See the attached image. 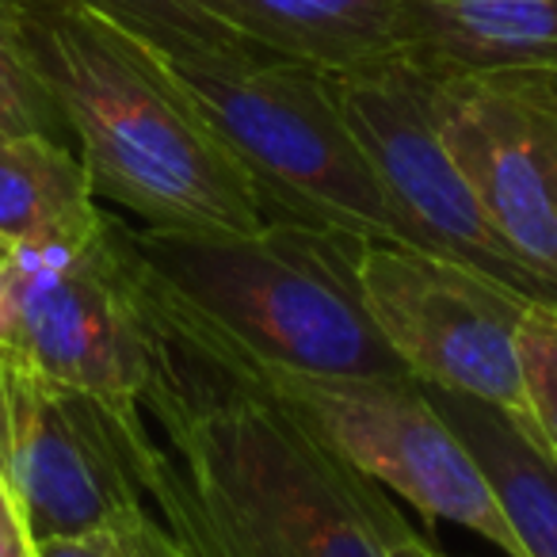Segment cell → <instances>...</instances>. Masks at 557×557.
Returning <instances> with one entry per match:
<instances>
[{
    "mask_svg": "<svg viewBox=\"0 0 557 557\" xmlns=\"http://www.w3.org/2000/svg\"><path fill=\"white\" fill-rule=\"evenodd\" d=\"M35 557H187L180 539L149 508L126 511L85 534L35 542Z\"/></svg>",
    "mask_w": 557,
    "mask_h": 557,
    "instance_id": "cell-19",
    "label": "cell"
},
{
    "mask_svg": "<svg viewBox=\"0 0 557 557\" xmlns=\"http://www.w3.org/2000/svg\"><path fill=\"white\" fill-rule=\"evenodd\" d=\"M359 287L379 333L420 386L478 397L534 428L519 374L523 290L401 240H363Z\"/></svg>",
    "mask_w": 557,
    "mask_h": 557,
    "instance_id": "cell-8",
    "label": "cell"
},
{
    "mask_svg": "<svg viewBox=\"0 0 557 557\" xmlns=\"http://www.w3.org/2000/svg\"><path fill=\"white\" fill-rule=\"evenodd\" d=\"M245 363L356 470L405 496L428 523H462L508 557H527L481 462L417 379H329Z\"/></svg>",
    "mask_w": 557,
    "mask_h": 557,
    "instance_id": "cell-7",
    "label": "cell"
},
{
    "mask_svg": "<svg viewBox=\"0 0 557 557\" xmlns=\"http://www.w3.org/2000/svg\"><path fill=\"white\" fill-rule=\"evenodd\" d=\"M172 70L271 218L397 240L386 191L344 119L329 73L263 50L172 62Z\"/></svg>",
    "mask_w": 557,
    "mask_h": 557,
    "instance_id": "cell-4",
    "label": "cell"
},
{
    "mask_svg": "<svg viewBox=\"0 0 557 557\" xmlns=\"http://www.w3.org/2000/svg\"><path fill=\"white\" fill-rule=\"evenodd\" d=\"M20 9L96 195L153 230L248 233L271 222L161 50L81 0H20Z\"/></svg>",
    "mask_w": 557,
    "mask_h": 557,
    "instance_id": "cell-2",
    "label": "cell"
},
{
    "mask_svg": "<svg viewBox=\"0 0 557 557\" xmlns=\"http://www.w3.org/2000/svg\"><path fill=\"white\" fill-rule=\"evenodd\" d=\"M401 54L443 73H554L557 0H397Z\"/></svg>",
    "mask_w": 557,
    "mask_h": 557,
    "instance_id": "cell-11",
    "label": "cell"
},
{
    "mask_svg": "<svg viewBox=\"0 0 557 557\" xmlns=\"http://www.w3.org/2000/svg\"><path fill=\"white\" fill-rule=\"evenodd\" d=\"M432 111L493 230L557 287V96L539 73H443Z\"/></svg>",
    "mask_w": 557,
    "mask_h": 557,
    "instance_id": "cell-10",
    "label": "cell"
},
{
    "mask_svg": "<svg viewBox=\"0 0 557 557\" xmlns=\"http://www.w3.org/2000/svg\"><path fill=\"white\" fill-rule=\"evenodd\" d=\"M149 443L141 405L65 386L0 341V481L32 542L149 508Z\"/></svg>",
    "mask_w": 557,
    "mask_h": 557,
    "instance_id": "cell-5",
    "label": "cell"
},
{
    "mask_svg": "<svg viewBox=\"0 0 557 557\" xmlns=\"http://www.w3.org/2000/svg\"><path fill=\"white\" fill-rule=\"evenodd\" d=\"M424 394L481 462L527 557H557V455L546 440L478 397L435 386Z\"/></svg>",
    "mask_w": 557,
    "mask_h": 557,
    "instance_id": "cell-13",
    "label": "cell"
},
{
    "mask_svg": "<svg viewBox=\"0 0 557 557\" xmlns=\"http://www.w3.org/2000/svg\"><path fill=\"white\" fill-rule=\"evenodd\" d=\"M62 131V111L27 42L24 9L20 0H0V138H20V134L58 138Z\"/></svg>",
    "mask_w": 557,
    "mask_h": 557,
    "instance_id": "cell-16",
    "label": "cell"
},
{
    "mask_svg": "<svg viewBox=\"0 0 557 557\" xmlns=\"http://www.w3.org/2000/svg\"><path fill=\"white\" fill-rule=\"evenodd\" d=\"M386 557H447V554H443V549H435L428 539H420V534L401 531V534H394V539L386 542Z\"/></svg>",
    "mask_w": 557,
    "mask_h": 557,
    "instance_id": "cell-21",
    "label": "cell"
},
{
    "mask_svg": "<svg viewBox=\"0 0 557 557\" xmlns=\"http://www.w3.org/2000/svg\"><path fill=\"white\" fill-rule=\"evenodd\" d=\"M0 336H4V287H0Z\"/></svg>",
    "mask_w": 557,
    "mask_h": 557,
    "instance_id": "cell-23",
    "label": "cell"
},
{
    "mask_svg": "<svg viewBox=\"0 0 557 557\" xmlns=\"http://www.w3.org/2000/svg\"><path fill=\"white\" fill-rule=\"evenodd\" d=\"M88 169L47 134L0 138V256L20 248L85 245L103 233Z\"/></svg>",
    "mask_w": 557,
    "mask_h": 557,
    "instance_id": "cell-14",
    "label": "cell"
},
{
    "mask_svg": "<svg viewBox=\"0 0 557 557\" xmlns=\"http://www.w3.org/2000/svg\"><path fill=\"white\" fill-rule=\"evenodd\" d=\"M519 374L534 432L557 455V302H531L516 329Z\"/></svg>",
    "mask_w": 557,
    "mask_h": 557,
    "instance_id": "cell-18",
    "label": "cell"
},
{
    "mask_svg": "<svg viewBox=\"0 0 557 557\" xmlns=\"http://www.w3.org/2000/svg\"><path fill=\"white\" fill-rule=\"evenodd\" d=\"M141 481H146V496L157 508L161 523L180 539L187 557H245L233 534L222 527V519L207 508L199 488L184 473V466L172 458L169 447L149 443L146 462H141Z\"/></svg>",
    "mask_w": 557,
    "mask_h": 557,
    "instance_id": "cell-17",
    "label": "cell"
},
{
    "mask_svg": "<svg viewBox=\"0 0 557 557\" xmlns=\"http://www.w3.org/2000/svg\"><path fill=\"white\" fill-rule=\"evenodd\" d=\"M539 77L546 81V88H549V92L557 96V70H554V73H539Z\"/></svg>",
    "mask_w": 557,
    "mask_h": 557,
    "instance_id": "cell-22",
    "label": "cell"
},
{
    "mask_svg": "<svg viewBox=\"0 0 557 557\" xmlns=\"http://www.w3.org/2000/svg\"><path fill=\"white\" fill-rule=\"evenodd\" d=\"M138 263V260H134ZM153 367L141 409L245 557H386L409 531L382 485L283 405L138 268Z\"/></svg>",
    "mask_w": 557,
    "mask_h": 557,
    "instance_id": "cell-1",
    "label": "cell"
},
{
    "mask_svg": "<svg viewBox=\"0 0 557 557\" xmlns=\"http://www.w3.org/2000/svg\"><path fill=\"white\" fill-rule=\"evenodd\" d=\"M4 336L27 363L65 386L138 405L153 367L146 298L126 225L108 218L85 245L0 256Z\"/></svg>",
    "mask_w": 557,
    "mask_h": 557,
    "instance_id": "cell-6",
    "label": "cell"
},
{
    "mask_svg": "<svg viewBox=\"0 0 557 557\" xmlns=\"http://www.w3.org/2000/svg\"><path fill=\"white\" fill-rule=\"evenodd\" d=\"M252 47L321 73H351L401 54L397 0H214Z\"/></svg>",
    "mask_w": 557,
    "mask_h": 557,
    "instance_id": "cell-12",
    "label": "cell"
},
{
    "mask_svg": "<svg viewBox=\"0 0 557 557\" xmlns=\"http://www.w3.org/2000/svg\"><path fill=\"white\" fill-rule=\"evenodd\" d=\"M363 240L298 218H271L248 233L126 230L149 283L252 363L329 379H412L363 302Z\"/></svg>",
    "mask_w": 557,
    "mask_h": 557,
    "instance_id": "cell-3",
    "label": "cell"
},
{
    "mask_svg": "<svg viewBox=\"0 0 557 557\" xmlns=\"http://www.w3.org/2000/svg\"><path fill=\"white\" fill-rule=\"evenodd\" d=\"M81 4L111 16L172 62H210V58L260 50L218 12L214 0H81Z\"/></svg>",
    "mask_w": 557,
    "mask_h": 557,
    "instance_id": "cell-15",
    "label": "cell"
},
{
    "mask_svg": "<svg viewBox=\"0 0 557 557\" xmlns=\"http://www.w3.org/2000/svg\"><path fill=\"white\" fill-rule=\"evenodd\" d=\"M0 557H35V542L27 534L4 481H0Z\"/></svg>",
    "mask_w": 557,
    "mask_h": 557,
    "instance_id": "cell-20",
    "label": "cell"
},
{
    "mask_svg": "<svg viewBox=\"0 0 557 557\" xmlns=\"http://www.w3.org/2000/svg\"><path fill=\"white\" fill-rule=\"evenodd\" d=\"M336 100L386 191L394 233L450 260L473 263L534 302H557V287L493 230L447 153L432 111V73L397 54L351 73H329Z\"/></svg>",
    "mask_w": 557,
    "mask_h": 557,
    "instance_id": "cell-9",
    "label": "cell"
}]
</instances>
